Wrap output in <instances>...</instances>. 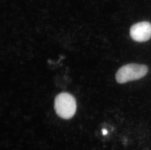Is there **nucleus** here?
Masks as SVG:
<instances>
[{"instance_id":"1","label":"nucleus","mask_w":151,"mask_h":150,"mask_svg":"<svg viewBox=\"0 0 151 150\" xmlns=\"http://www.w3.org/2000/svg\"><path fill=\"white\" fill-rule=\"evenodd\" d=\"M54 109L60 118L71 119L76 113V103L74 97L68 93H62L56 96Z\"/></svg>"},{"instance_id":"3","label":"nucleus","mask_w":151,"mask_h":150,"mask_svg":"<svg viewBox=\"0 0 151 150\" xmlns=\"http://www.w3.org/2000/svg\"><path fill=\"white\" fill-rule=\"evenodd\" d=\"M131 37L134 41L142 43L151 38V24L148 21H142L132 26L130 30Z\"/></svg>"},{"instance_id":"4","label":"nucleus","mask_w":151,"mask_h":150,"mask_svg":"<svg viewBox=\"0 0 151 150\" xmlns=\"http://www.w3.org/2000/svg\"><path fill=\"white\" fill-rule=\"evenodd\" d=\"M102 133H103V135H107V131L106 130H105V129H103L102 130Z\"/></svg>"},{"instance_id":"2","label":"nucleus","mask_w":151,"mask_h":150,"mask_svg":"<svg viewBox=\"0 0 151 150\" xmlns=\"http://www.w3.org/2000/svg\"><path fill=\"white\" fill-rule=\"evenodd\" d=\"M148 71L147 66L136 64H128L121 67L116 73V81L120 84L135 81L145 76Z\"/></svg>"}]
</instances>
